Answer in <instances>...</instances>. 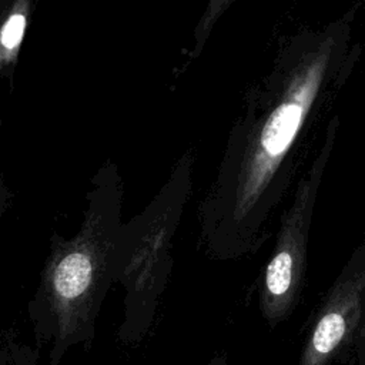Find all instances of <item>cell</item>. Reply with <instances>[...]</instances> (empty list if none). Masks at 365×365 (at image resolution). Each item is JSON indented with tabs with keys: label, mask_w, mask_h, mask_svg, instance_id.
Masks as SVG:
<instances>
[{
	"label": "cell",
	"mask_w": 365,
	"mask_h": 365,
	"mask_svg": "<svg viewBox=\"0 0 365 365\" xmlns=\"http://www.w3.org/2000/svg\"><path fill=\"white\" fill-rule=\"evenodd\" d=\"M349 359H351L349 365H365V308H362L359 328H358V334H356Z\"/></svg>",
	"instance_id": "cell-5"
},
{
	"label": "cell",
	"mask_w": 365,
	"mask_h": 365,
	"mask_svg": "<svg viewBox=\"0 0 365 365\" xmlns=\"http://www.w3.org/2000/svg\"><path fill=\"white\" fill-rule=\"evenodd\" d=\"M205 365H231V364L225 354H218V355H214Z\"/></svg>",
	"instance_id": "cell-6"
},
{
	"label": "cell",
	"mask_w": 365,
	"mask_h": 365,
	"mask_svg": "<svg viewBox=\"0 0 365 365\" xmlns=\"http://www.w3.org/2000/svg\"><path fill=\"white\" fill-rule=\"evenodd\" d=\"M292 258L288 252H278L269 262L265 275L267 291L274 299H282L291 287Z\"/></svg>",
	"instance_id": "cell-3"
},
{
	"label": "cell",
	"mask_w": 365,
	"mask_h": 365,
	"mask_svg": "<svg viewBox=\"0 0 365 365\" xmlns=\"http://www.w3.org/2000/svg\"><path fill=\"white\" fill-rule=\"evenodd\" d=\"M91 261L83 252L67 255L54 272V291L61 302L70 304L81 298L91 281Z\"/></svg>",
	"instance_id": "cell-1"
},
{
	"label": "cell",
	"mask_w": 365,
	"mask_h": 365,
	"mask_svg": "<svg viewBox=\"0 0 365 365\" xmlns=\"http://www.w3.org/2000/svg\"><path fill=\"white\" fill-rule=\"evenodd\" d=\"M302 108L298 104L281 106L262 130L261 143L271 155H278L292 140L301 121Z\"/></svg>",
	"instance_id": "cell-2"
},
{
	"label": "cell",
	"mask_w": 365,
	"mask_h": 365,
	"mask_svg": "<svg viewBox=\"0 0 365 365\" xmlns=\"http://www.w3.org/2000/svg\"><path fill=\"white\" fill-rule=\"evenodd\" d=\"M24 27H26V17L21 13H17V14L11 16L6 21V24L1 30V36H0L1 44L6 48H14L23 37Z\"/></svg>",
	"instance_id": "cell-4"
}]
</instances>
